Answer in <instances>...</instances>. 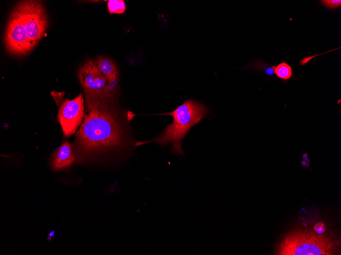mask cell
Returning a JSON list of instances; mask_svg holds the SVG:
<instances>
[{"mask_svg": "<svg viewBox=\"0 0 341 255\" xmlns=\"http://www.w3.org/2000/svg\"><path fill=\"white\" fill-rule=\"evenodd\" d=\"M22 16L29 43L32 50L43 37L47 18L41 1H23L18 4Z\"/></svg>", "mask_w": 341, "mask_h": 255, "instance_id": "277c9868", "label": "cell"}, {"mask_svg": "<svg viewBox=\"0 0 341 255\" xmlns=\"http://www.w3.org/2000/svg\"><path fill=\"white\" fill-rule=\"evenodd\" d=\"M84 115V98L81 93L75 99L63 102L58 111V120L65 137L76 132Z\"/></svg>", "mask_w": 341, "mask_h": 255, "instance_id": "8992f818", "label": "cell"}, {"mask_svg": "<svg viewBox=\"0 0 341 255\" xmlns=\"http://www.w3.org/2000/svg\"><path fill=\"white\" fill-rule=\"evenodd\" d=\"M338 240L319 234L314 231L300 230L288 234L277 245L276 254L331 255L335 254Z\"/></svg>", "mask_w": 341, "mask_h": 255, "instance_id": "3957f363", "label": "cell"}, {"mask_svg": "<svg viewBox=\"0 0 341 255\" xmlns=\"http://www.w3.org/2000/svg\"><path fill=\"white\" fill-rule=\"evenodd\" d=\"M207 108L202 104L192 99L188 100L170 112L161 115L172 116L173 121L163 132L153 140L162 146L172 144V152L183 154L181 141L191 128L200 122L206 116Z\"/></svg>", "mask_w": 341, "mask_h": 255, "instance_id": "7a4b0ae2", "label": "cell"}, {"mask_svg": "<svg viewBox=\"0 0 341 255\" xmlns=\"http://www.w3.org/2000/svg\"><path fill=\"white\" fill-rule=\"evenodd\" d=\"M78 78L84 91L94 94H102L114 90L98 70L95 62L87 60L78 70Z\"/></svg>", "mask_w": 341, "mask_h": 255, "instance_id": "52a82bcc", "label": "cell"}, {"mask_svg": "<svg viewBox=\"0 0 341 255\" xmlns=\"http://www.w3.org/2000/svg\"><path fill=\"white\" fill-rule=\"evenodd\" d=\"M113 91L102 94L84 92V119L75 143L79 158L125 145L120 116L112 99Z\"/></svg>", "mask_w": 341, "mask_h": 255, "instance_id": "6da1fadb", "label": "cell"}, {"mask_svg": "<svg viewBox=\"0 0 341 255\" xmlns=\"http://www.w3.org/2000/svg\"><path fill=\"white\" fill-rule=\"evenodd\" d=\"M94 62L99 71L106 79L110 88L114 89L118 76L116 64L112 60L103 56L99 57Z\"/></svg>", "mask_w": 341, "mask_h": 255, "instance_id": "9c48e42d", "label": "cell"}, {"mask_svg": "<svg viewBox=\"0 0 341 255\" xmlns=\"http://www.w3.org/2000/svg\"><path fill=\"white\" fill-rule=\"evenodd\" d=\"M321 2L325 6L331 9L337 8L341 5L340 0H323Z\"/></svg>", "mask_w": 341, "mask_h": 255, "instance_id": "7c38bea8", "label": "cell"}, {"mask_svg": "<svg viewBox=\"0 0 341 255\" xmlns=\"http://www.w3.org/2000/svg\"><path fill=\"white\" fill-rule=\"evenodd\" d=\"M75 161V156L71 144L64 142L52 154L50 158L51 168L54 171H60L70 167Z\"/></svg>", "mask_w": 341, "mask_h": 255, "instance_id": "ba28073f", "label": "cell"}, {"mask_svg": "<svg viewBox=\"0 0 341 255\" xmlns=\"http://www.w3.org/2000/svg\"><path fill=\"white\" fill-rule=\"evenodd\" d=\"M4 44L7 51L16 56L25 55L32 50L18 4L9 17L5 32Z\"/></svg>", "mask_w": 341, "mask_h": 255, "instance_id": "5b68a950", "label": "cell"}, {"mask_svg": "<svg viewBox=\"0 0 341 255\" xmlns=\"http://www.w3.org/2000/svg\"><path fill=\"white\" fill-rule=\"evenodd\" d=\"M313 230L317 233L323 234L326 231L325 224L323 222H319L314 225Z\"/></svg>", "mask_w": 341, "mask_h": 255, "instance_id": "4fadbf2b", "label": "cell"}, {"mask_svg": "<svg viewBox=\"0 0 341 255\" xmlns=\"http://www.w3.org/2000/svg\"><path fill=\"white\" fill-rule=\"evenodd\" d=\"M266 73L269 75H272L273 73V70L272 68H269L266 69Z\"/></svg>", "mask_w": 341, "mask_h": 255, "instance_id": "5bb4252c", "label": "cell"}, {"mask_svg": "<svg viewBox=\"0 0 341 255\" xmlns=\"http://www.w3.org/2000/svg\"><path fill=\"white\" fill-rule=\"evenodd\" d=\"M108 11L110 14H122L126 10L125 3L123 0H110L107 2Z\"/></svg>", "mask_w": 341, "mask_h": 255, "instance_id": "8fae6325", "label": "cell"}, {"mask_svg": "<svg viewBox=\"0 0 341 255\" xmlns=\"http://www.w3.org/2000/svg\"><path fill=\"white\" fill-rule=\"evenodd\" d=\"M276 76L282 80H288L293 75L291 67L286 62H282L274 68Z\"/></svg>", "mask_w": 341, "mask_h": 255, "instance_id": "30bf717a", "label": "cell"}]
</instances>
